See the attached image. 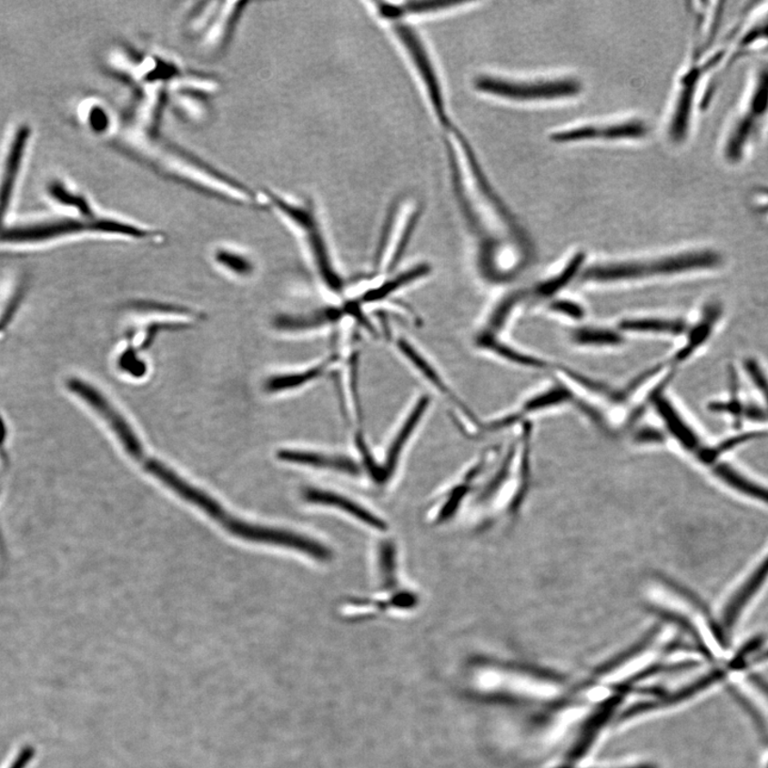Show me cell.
I'll return each mask as SVG.
<instances>
[{"instance_id": "cell-1", "label": "cell", "mask_w": 768, "mask_h": 768, "mask_svg": "<svg viewBox=\"0 0 768 768\" xmlns=\"http://www.w3.org/2000/svg\"><path fill=\"white\" fill-rule=\"evenodd\" d=\"M168 97L134 92L126 110L117 114L111 142L163 175L206 194L235 203H258V192L177 144L164 133Z\"/></svg>"}, {"instance_id": "cell-2", "label": "cell", "mask_w": 768, "mask_h": 768, "mask_svg": "<svg viewBox=\"0 0 768 768\" xmlns=\"http://www.w3.org/2000/svg\"><path fill=\"white\" fill-rule=\"evenodd\" d=\"M422 98L438 131L456 122L448 83L435 49L417 25L394 22L383 25Z\"/></svg>"}, {"instance_id": "cell-3", "label": "cell", "mask_w": 768, "mask_h": 768, "mask_svg": "<svg viewBox=\"0 0 768 768\" xmlns=\"http://www.w3.org/2000/svg\"><path fill=\"white\" fill-rule=\"evenodd\" d=\"M768 131V59L755 66L744 93L730 114L720 140V157L735 169L752 159Z\"/></svg>"}, {"instance_id": "cell-4", "label": "cell", "mask_w": 768, "mask_h": 768, "mask_svg": "<svg viewBox=\"0 0 768 768\" xmlns=\"http://www.w3.org/2000/svg\"><path fill=\"white\" fill-rule=\"evenodd\" d=\"M768 587V542L752 565L729 587L714 612L718 643L728 652L736 630Z\"/></svg>"}, {"instance_id": "cell-5", "label": "cell", "mask_w": 768, "mask_h": 768, "mask_svg": "<svg viewBox=\"0 0 768 768\" xmlns=\"http://www.w3.org/2000/svg\"><path fill=\"white\" fill-rule=\"evenodd\" d=\"M247 2H200L184 18L185 35L207 57L225 52L245 14Z\"/></svg>"}, {"instance_id": "cell-6", "label": "cell", "mask_w": 768, "mask_h": 768, "mask_svg": "<svg viewBox=\"0 0 768 768\" xmlns=\"http://www.w3.org/2000/svg\"><path fill=\"white\" fill-rule=\"evenodd\" d=\"M722 264L721 254L696 250L673 254L650 261H629L594 266L584 272L583 280L619 282L647 277L674 276L684 272L714 269Z\"/></svg>"}, {"instance_id": "cell-7", "label": "cell", "mask_w": 768, "mask_h": 768, "mask_svg": "<svg viewBox=\"0 0 768 768\" xmlns=\"http://www.w3.org/2000/svg\"><path fill=\"white\" fill-rule=\"evenodd\" d=\"M85 232L141 240L155 237L152 230L133 222L114 216L98 215L93 218H67L43 225L8 228L0 233V241L14 244L38 243Z\"/></svg>"}, {"instance_id": "cell-8", "label": "cell", "mask_w": 768, "mask_h": 768, "mask_svg": "<svg viewBox=\"0 0 768 768\" xmlns=\"http://www.w3.org/2000/svg\"><path fill=\"white\" fill-rule=\"evenodd\" d=\"M472 88L481 96L515 102L559 100L574 96L581 91L580 84L574 79L523 82L491 73L476 74Z\"/></svg>"}, {"instance_id": "cell-9", "label": "cell", "mask_w": 768, "mask_h": 768, "mask_svg": "<svg viewBox=\"0 0 768 768\" xmlns=\"http://www.w3.org/2000/svg\"><path fill=\"white\" fill-rule=\"evenodd\" d=\"M66 386L74 395L78 396L93 411L100 415L119 440L123 449L135 461L139 463L144 460L147 454L137 433L119 409L110 402L100 389L79 378H71L67 380Z\"/></svg>"}, {"instance_id": "cell-10", "label": "cell", "mask_w": 768, "mask_h": 768, "mask_svg": "<svg viewBox=\"0 0 768 768\" xmlns=\"http://www.w3.org/2000/svg\"><path fill=\"white\" fill-rule=\"evenodd\" d=\"M762 52H768V7L758 12L736 33L733 43L727 46L723 67L729 70L747 56Z\"/></svg>"}, {"instance_id": "cell-11", "label": "cell", "mask_w": 768, "mask_h": 768, "mask_svg": "<svg viewBox=\"0 0 768 768\" xmlns=\"http://www.w3.org/2000/svg\"><path fill=\"white\" fill-rule=\"evenodd\" d=\"M648 133V127L641 121L610 124V126H584L556 133L552 136L555 142H571L581 140H619L642 138Z\"/></svg>"}, {"instance_id": "cell-12", "label": "cell", "mask_w": 768, "mask_h": 768, "mask_svg": "<svg viewBox=\"0 0 768 768\" xmlns=\"http://www.w3.org/2000/svg\"><path fill=\"white\" fill-rule=\"evenodd\" d=\"M302 497L308 503L336 508V510L347 513V515L359 520L371 529L386 531L388 528L387 523L381 518L374 515L373 512L357 503V501L344 497V495L323 490V489L307 488L303 490Z\"/></svg>"}, {"instance_id": "cell-13", "label": "cell", "mask_w": 768, "mask_h": 768, "mask_svg": "<svg viewBox=\"0 0 768 768\" xmlns=\"http://www.w3.org/2000/svg\"><path fill=\"white\" fill-rule=\"evenodd\" d=\"M767 662L768 637L764 634H757L742 642L723 664L731 676L733 674L748 676L754 672L755 668L765 665Z\"/></svg>"}, {"instance_id": "cell-14", "label": "cell", "mask_w": 768, "mask_h": 768, "mask_svg": "<svg viewBox=\"0 0 768 768\" xmlns=\"http://www.w3.org/2000/svg\"><path fill=\"white\" fill-rule=\"evenodd\" d=\"M30 129L28 126H22L15 134L12 142L10 152L5 163L2 184H0V222L3 221L11 201L12 192L15 189V178L22 164L23 153L29 138Z\"/></svg>"}, {"instance_id": "cell-15", "label": "cell", "mask_w": 768, "mask_h": 768, "mask_svg": "<svg viewBox=\"0 0 768 768\" xmlns=\"http://www.w3.org/2000/svg\"><path fill=\"white\" fill-rule=\"evenodd\" d=\"M429 398H427V396L419 399L417 405L413 407L411 413L408 415L399 431L396 433V437L388 450L386 464H384L381 470V481L389 480V476L394 473L402 450H405L409 439L412 437L415 429H417L418 424L422 419L426 409L429 406Z\"/></svg>"}, {"instance_id": "cell-16", "label": "cell", "mask_w": 768, "mask_h": 768, "mask_svg": "<svg viewBox=\"0 0 768 768\" xmlns=\"http://www.w3.org/2000/svg\"><path fill=\"white\" fill-rule=\"evenodd\" d=\"M278 460L287 463L300 464L313 468H324L339 470L347 474H357V464L343 456H332L315 451L285 449L278 451Z\"/></svg>"}, {"instance_id": "cell-17", "label": "cell", "mask_w": 768, "mask_h": 768, "mask_svg": "<svg viewBox=\"0 0 768 768\" xmlns=\"http://www.w3.org/2000/svg\"><path fill=\"white\" fill-rule=\"evenodd\" d=\"M721 315L722 308L720 306L713 305L707 307L702 320H699V323L693 326L689 333L685 345L676 355H673L668 364H671L672 368H676L677 365L689 360L699 349H702L711 338L712 333H713L714 328L721 318Z\"/></svg>"}, {"instance_id": "cell-18", "label": "cell", "mask_w": 768, "mask_h": 768, "mask_svg": "<svg viewBox=\"0 0 768 768\" xmlns=\"http://www.w3.org/2000/svg\"><path fill=\"white\" fill-rule=\"evenodd\" d=\"M333 361L331 359L308 369L272 376L265 382L266 392L276 394L306 386L307 383L318 379L321 375H324Z\"/></svg>"}, {"instance_id": "cell-19", "label": "cell", "mask_w": 768, "mask_h": 768, "mask_svg": "<svg viewBox=\"0 0 768 768\" xmlns=\"http://www.w3.org/2000/svg\"><path fill=\"white\" fill-rule=\"evenodd\" d=\"M584 262L585 254L581 252L576 254L573 258L570 259L566 268H563L559 275L551 277L548 280L538 283L536 287L532 288V295L541 300L552 299L553 297L559 295L561 290L567 288L568 285L574 280L576 276L580 274Z\"/></svg>"}, {"instance_id": "cell-20", "label": "cell", "mask_w": 768, "mask_h": 768, "mask_svg": "<svg viewBox=\"0 0 768 768\" xmlns=\"http://www.w3.org/2000/svg\"><path fill=\"white\" fill-rule=\"evenodd\" d=\"M621 332L671 334L679 336L687 331L685 321L666 318H628L619 324Z\"/></svg>"}, {"instance_id": "cell-21", "label": "cell", "mask_w": 768, "mask_h": 768, "mask_svg": "<svg viewBox=\"0 0 768 768\" xmlns=\"http://www.w3.org/2000/svg\"><path fill=\"white\" fill-rule=\"evenodd\" d=\"M477 342H479L481 349L492 351L495 355L505 359L507 361L522 365V367L526 368L538 369L548 368V363L546 361L541 360V359H537L535 357L522 354V352L512 349V347L500 343V340L495 339V337L489 336V334L482 333L479 339H477Z\"/></svg>"}, {"instance_id": "cell-22", "label": "cell", "mask_w": 768, "mask_h": 768, "mask_svg": "<svg viewBox=\"0 0 768 768\" xmlns=\"http://www.w3.org/2000/svg\"><path fill=\"white\" fill-rule=\"evenodd\" d=\"M571 340L584 347H617L624 343V337L621 331L584 327L571 332Z\"/></svg>"}, {"instance_id": "cell-23", "label": "cell", "mask_w": 768, "mask_h": 768, "mask_svg": "<svg viewBox=\"0 0 768 768\" xmlns=\"http://www.w3.org/2000/svg\"><path fill=\"white\" fill-rule=\"evenodd\" d=\"M429 268L426 265L418 266V268H414L409 269L405 272H402L399 276H396L391 278V280L387 281L378 287L377 288L370 290V292L365 294L362 297V303H373L381 301L383 299L388 298V297L396 292L400 288L406 287L409 283L412 281L418 280V278H422L429 274Z\"/></svg>"}, {"instance_id": "cell-24", "label": "cell", "mask_w": 768, "mask_h": 768, "mask_svg": "<svg viewBox=\"0 0 768 768\" xmlns=\"http://www.w3.org/2000/svg\"><path fill=\"white\" fill-rule=\"evenodd\" d=\"M86 123L93 134L113 139L117 126V114L106 104L95 102L86 114Z\"/></svg>"}, {"instance_id": "cell-25", "label": "cell", "mask_w": 768, "mask_h": 768, "mask_svg": "<svg viewBox=\"0 0 768 768\" xmlns=\"http://www.w3.org/2000/svg\"><path fill=\"white\" fill-rule=\"evenodd\" d=\"M399 349L408 360L413 364V367L417 369L419 373L432 384V386H435L442 394L450 396V399H454L453 393H450V389L448 386H446L445 381L442 379L441 376L439 375L437 369H433L429 361L426 360L419 351L415 349L414 347L411 344H409L405 339L399 340Z\"/></svg>"}, {"instance_id": "cell-26", "label": "cell", "mask_w": 768, "mask_h": 768, "mask_svg": "<svg viewBox=\"0 0 768 768\" xmlns=\"http://www.w3.org/2000/svg\"><path fill=\"white\" fill-rule=\"evenodd\" d=\"M48 190L53 199L60 203L61 206L77 210L86 218H93V217L98 216L88 197L67 188L66 185L55 182L49 186Z\"/></svg>"}, {"instance_id": "cell-27", "label": "cell", "mask_w": 768, "mask_h": 768, "mask_svg": "<svg viewBox=\"0 0 768 768\" xmlns=\"http://www.w3.org/2000/svg\"><path fill=\"white\" fill-rule=\"evenodd\" d=\"M573 400V394L563 386L554 387L546 392L537 394L525 402L519 414H529L547 410V409L566 405Z\"/></svg>"}, {"instance_id": "cell-28", "label": "cell", "mask_w": 768, "mask_h": 768, "mask_svg": "<svg viewBox=\"0 0 768 768\" xmlns=\"http://www.w3.org/2000/svg\"><path fill=\"white\" fill-rule=\"evenodd\" d=\"M215 258L223 268L240 277L250 276L254 270L250 259L237 251L218 249L215 253Z\"/></svg>"}, {"instance_id": "cell-29", "label": "cell", "mask_w": 768, "mask_h": 768, "mask_svg": "<svg viewBox=\"0 0 768 768\" xmlns=\"http://www.w3.org/2000/svg\"><path fill=\"white\" fill-rule=\"evenodd\" d=\"M549 308L553 313L573 320H581L586 314L584 308L580 303L568 299H554L550 303Z\"/></svg>"}, {"instance_id": "cell-30", "label": "cell", "mask_w": 768, "mask_h": 768, "mask_svg": "<svg viewBox=\"0 0 768 768\" xmlns=\"http://www.w3.org/2000/svg\"><path fill=\"white\" fill-rule=\"evenodd\" d=\"M745 368L749 377H751L753 380L754 386L758 388L759 391L762 392V395H763V398L766 400V417L768 419V380L766 375L764 374V371L762 370L761 367H759V364L754 360H748L745 364Z\"/></svg>"}, {"instance_id": "cell-31", "label": "cell", "mask_w": 768, "mask_h": 768, "mask_svg": "<svg viewBox=\"0 0 768 768\" xmlns=\"http://www.w3.org/2000/svg\"><path fill=\"white\" fill-rule=\"evenodd\" d=\"M120 368L126 373L140 377L146 373V365L140 360L135 351L129 349L121 356Z\"/></svg>"}, {"instance_id": "cell-32", "label": "cell", "mask_w": 768, "mask_h": 768, "mask_svg": "<svg viewBox=\"0 0 768 768\" xmlns=\"http://www.w3.org/2000/svg\"><path fill=\"white\" fill-rule=\"evenodd\" d=\"M630 768H653L652 766H636V767H630Z\"/></svg>"}]
</instances>
